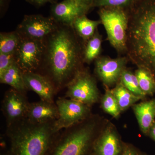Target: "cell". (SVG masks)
Listing matches in <instances>:
<instances>
[{"mask_svg":"<svg viewBox=\"0 0 155 155\" xmlns=\"http://www.w3.org/2000/svg\"><path fill=\"white\" fill-rule=\"evenodd\" d=\"M15 62V53L0 54V74H2Z\"/></svg>","mask_w":155,"mask_h":155,"instance_id":"obj_26","label":"cell"},{"mask_svg":"<svg viewBox=\"0 0 155 155\" xmlns=\"http://www.w3.org/2000/svg\"><path fill=\"white\" fill-rule=\"evenodd\" d=\"M128 61L126 56L116 58L100 56L95 61V72L106 86H113L120 80Z\"/></svg>","mask_w":155,"mask_h":155,"instance_id":"obj_11","label":"cell"},{"mask_svg":"<svg viewBox=\"0 0 155 155\" xmlns=\"http://www.w3.org/2000/svg\"><path fill=\"white\" fill-rule=\"evenodd\" d=\"M120 82L134 94L141 97L146 95L140 87L135 73H133L128 69H125L122 72Z\"/></svg>","mask_w":155,"mask_h":155,"instance_id":"obj_23","label":"cell"},{"mask_svg":"<svg viewBox=\"0 0 155 155\" xmlns=\"http://www.w3.org/2000/svg\"><path fill=\"white\" fill-rule=\"evenodd\" d=\"M45 40L22 37L15 53V61L22 73L37 72L41 65Z\"/></svg>","mask_w":155,"mask_h":155,"instance_id":"obj_6","label":"cell"},{"mask_svg":"<svg viewBox=\"0 0 155 155\" xmlns=\"http://www.w3.org/2000/svg\"><path fill=\"white\" fill-rule=\"evenodd\" d=\"M102 108L106 113L115 118L118 117L121 112L118 102L111 91H106L101 100Z\"/></svg>","mask_w":155,"mask_h":155,"instance_id":"obj_24","label":"cell"},{"mask_svg":"<svg viewBox=\"0 0 155 155\" xmlns=\"http://www.w3.org/2000/svg\"><path fill=\"white\" fill-rule=\"evenodd\" d=\"M151 136L155 140V123L153 124L150 129Z\"/></svg>","mask_w":155,"mask_h":155,"instance_id":"obj_31","label":"cell"},{"mask_svg":"<svg viewBox=\"0 0 155 155\" xmlns=\"http://www.w3.org/2000/svg\"><path fill=\"white\" fill-rule=\"evenodd\" d=\"M21 36L17 30L0 34V54H14L16 52Z\"/></svg>","mask_w":155,"mask_h":155,"instance_id":"obj_21","label":"cell"},{"mask_svg":"<svg viewBox=\"0 0 155 155\" xmlns=\"http://www.w3.org/2000/svg\"><path fill=\"white\" fill-rule=\"evenodd\" d=\"M85 120L60 131V141L52 155L85 154L97 127L94 120Z\"/></svg>","mask_w":155,"mask_h":155,"instance_id":"obj_4","label":"cell"},{"mask_svg":"<svg viewBox=\"0 0 155 155\" xmlns=\"http://www.w3.org/2000/svg\"><path fill=\"white\" fill-rule=\"evenodd\" d=\"M60 25L51 17L40 14L25 15L16 30L22 37L45 41Z\"/></svg>","mask_w":155,"mask_h":155,"instance_id":"obj_9","label":"cell"},{"mask_svg":"<svg viewBox=\"0 0 155 155\" xmlns=\"http://www.w3.org/2000/svg\"><path fill=\"white\" fill-rule=\"evenodd\" d=\"M55 122L38 124L25 118L7 127L13 155H45L59 132L55 130Z\"/></svg>","mask_w":155,"mask_h":155,"instance_id":"obj_3","label":"cell"},{"mask_svg":"<svg viewBox=\"0 0 155 155\" xmlns=\"http://www.w3.org/2000/svg\"><path fill=\"white\" fill-rule=\"evenodd\" d=\"M83 48V40L72 26L60 25L45 40L43 58L36 72L48 78L58 92L82 69Z\"/></svg>","mask_w":155,"mask_h":155,"instance_id":"obj_1","label":"cell"},{"mask_svg":"<svg viewBox=\"0 0 155 155\" xmlns=\"http://www.w3.org/2000/svg\"><path fill=\"white\" fill-rule=\"evenodd\" d=\"M9 0H0L1 14H3L5 11L9 4Z\"/></svg>","mask_w":155,"mask_h":155,"instance_id":"obj_29","label":"cell"},{"mask_svg":"<svg viewBox=\"0 0 155 155\" xmlns=\"http://www.w3.org/2000/svg\"><path fill=\"white\" fill-rule=\"evenodd\" d=\"M0 82L26 94L27 89L23 80L22 72L16 62L0 74Z\"/></svg>","mask_w":155,"mask_h":155,"instance_id":"obj_17","label":"cell"},{"mask_svg":"<svg viewBox=\"0 0 155 155\" xmlns=\"http://www.w3.org/2000/svg\"><path fill=\"white\" fill-rule=\"evenodd\" d=\"M66 97L89 106L97 101L99 92L95 80L87 70L81 69L66 87Z\"/></svg>","mask_w":155,"mask_h":155,"instance_id":"obj_7","label":"cell"},{"mask_svg":"<svg viewBox=\"0 0 155 155\" xmlns=\"http://www.w3.org/2000/svg\"><path fill=\"white\" fill-rule=\"evenodd\" d=\"M134 111L140 129L147 133L150 129L155 118V101L143 102L134 106Z\"/></svg>","mask_w":155,"mask_h":155,"instance_id":"obj_16","label":"cell"},{"mask_svg":"<svg viewBox=\"0 0 155 155\" xmlns=\"http://www.w3.org/2000/svg\"><path fill=\"white\" fill-rule=\"evenodd\" d=\"M122 155H136L135 152L130 149H126Z\"/></svg>","mask_w":155,"mask_h":155,"instance_id":"obj_30","label":"cell"},{"mask_svg":"<svg viewBox=\"0 0 155 155\" xmlns=\"http://www.w3.org/2000/svg\"><path fill=\"white\" fill-rule=\"evenodd\" d=\"M136 76L140 87L147 94H151L155 89V80L152 74L147 69L138 68L136 70Z\"/></svg>","mask_w":155,"mask_h":155,"instance_id":"obj_22","label":"cell"},{"mask_svg":"<svg viewBox=\"0 0 155 155\" xmlns=\"http://www.w3.org/2000/svg\"><path fill=\"white\" fill-rule=\"evenodd\" d=\"M101 24V20H91L84 15L75 19L72 27L78 36L84 42L94 35Z\"/></svg>","mask_w":155,"mask_h":155,"instance_id":"obj_18","label":"cell"},{"mask_svg":"<svg viewBox=\"0 0 155 155\" xmlns=\"http://www.w3.org/2000/svg\"><path fill=\"white\" fill-rule=\"evenodd\" d=\"M95 155H119L121 145L114 127L109 126L103 131L94 144Z\"/></svg>","mask_w":155,"mask_h":155,"instance_id":"obj_15","label":"cell"},{"mask_svg":"<svg viewBox=\"0 0 155 155\" xmlns=\"http://www.w3.org/2000/svg\"><path fill=\"white\" fill-rule=\"evenodd\" d=\"M29 104L26 94L13 88L6 91L2 102V111L7 127L26 118Z\"/></svg>","mask_w":155,"mask_h":155,"instance_id":"obj_10","label":"cell"},{"mask_svg":"<svg viewBox=\"0 0 155 155\" xmlns=\"http://www.w3.org/2000/svg\"><path fill=\"white\" fill-rule=\"evenodd\" d=\"M135 0H94L93 7H114L127 9Z\"/></svg>","mask_w":155,"mask_h":155,"instance_id":"obj_25","label":"cell"},{"mask_svg":"<svg viewBox=\"0 0 155 155\" xmlns=\"http://www.w3.org/2000/svg\"><path fill=\"white\" fill-rule=\"evenodd\" d=\"M111 91L117 100L121 111L125 110L142 98L134 94L120 82L117 84Z\"/></svg>","mask_w":155,"mask_h":155,"instance_id":"obj_20","label":"cell"},{"mask_svg":"<svg viewBox=\"0 0 155 155\" xmlns=\"http://www.w3.org/2000/svg\"><path fill=\"white\" fill-rule=\"evenodd\" d=\"M22 75L27 90L35 92L41 100L54 102L57 91L48 78L36 72L22 73Z\"/></svg>","mask_w":155,"mask_h":155,"instance_id":"obj_13","label":"cell"},{"mask_svg":"<svg viewBox=\"0 0 155 155\" xmlns=\"http://www.w3.org/2000/svg\"><path fill=\"white\" fill-rule=\"evenodd\" d=\"M111 45L119 54L126 53L128 16L126 9L102 7L98 11Z\"/></svg>","mask_w":155,"mask_h":155,"instance_id":"obj_5","label":"cell"},{"mask_svg":"<svg viewBox=\"0 0 155 155\" xmlns=\"http://www.w3.org/2000/svg\"><path fill=\"white\" fill-rule=\"evenodd\" d=\"M56 104L59 114L54 123L57 132L83 121L89 115V106L75 100L60 97Z\"/></svg>","mask_w":155,"mask_h":155,"instance_id":"obj_8","label":"cell"},{"mask_svg":"<svg viewBox=\"0 0 155 155\" xmlns=\"http://www.w3.org/2000/svg\"><path fill=\"white\" fill-rule=\"evenodd\" d=\"M128 16L127 57L155 75V0H135L126 9Z\"/></svg>","mask_w":155,"mask_h":155,"instance_id":"obj_2","label":"cell"},{"mask_svg":"<svg viewBox=\"0 0 155 155\" xmlns=\"http://www.w3.org/2000/svg\"><path fill=\"white\" fill-rule=\"evenodd\" d=\"M90 10L75 0H63L52 4L50 17L59 25L72 26L75 19L86 15Z\"/></svg>","mask_w":155,"mask_h":155,"instance_id":"obj_12","label":"cell"},{"mask_svg":"<svg viewBox=\"0 0 155 155\" xmlns=\"http://www.w3.org/2000/svg\"><path fill=\"white\" fill-rule=\"evenodd\" d=\"M102 36L98 29L90 38L84 42V62L90 64L100 57L102 48Z\"/></svg>","mask_w":155,"mask_h":155,"instance_id":"obj_19","label":"cell"},{"mask_svg":"<svg viewBox=\"0 0 155 155\" xmlns=\"http://www.w3.org/2000/svg\"><path fill=\"white\" fill-rule=\"evenodd\" d=\"M75 1L82 5L90 9L93 8V5L94 0H75Z\"/></svg>","mask_w":155,"mask_h":155,"instance_id":"obj_28","label":"cell"},{"mask_svg":"<svg viewBox=\"0 0 155 155\" xmlns=\"http://www.w3.org/2000/svg\"><path fill=\"white\" fill-rule=\"evenodd\" d=\"M58 116L56 103L41 100L29 103L26 118L33 123L41 124L55 121Z\"/></svg>","mask_w":155,"mask_h":155,"instance_id":"obj_14","label":"cell"},{"mask_svg":"<svg viewBox=\"0 0 155 155\" xmlns=\"http://www.w3.org/2000/svg\"><path fill=\"white\" fill-rule=\"evenodd\" d=\"M29 4L36 7H40L48 3L53 4L57 2V0H25Z\"/></svg>","mask_w":155,"mask_h":155,"instance_id":"obj_27","label":"cell"}]
</instances>
